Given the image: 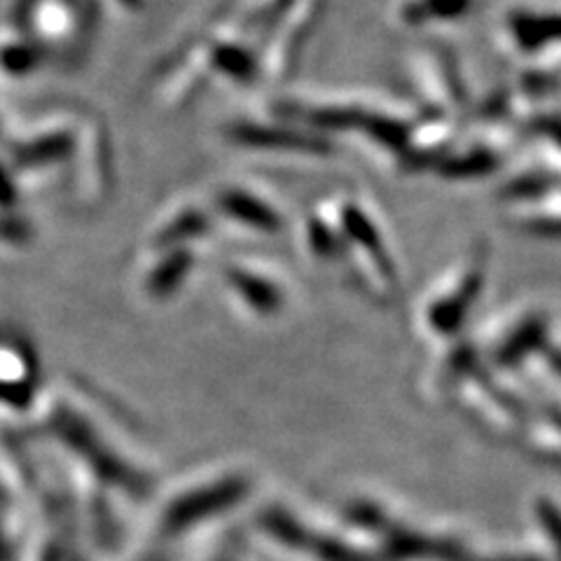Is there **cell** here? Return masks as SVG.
<instances>
[{
	"label": "cell",
	"mask_w": 561,
	"mask_h": 561,
	"mask_svg": "<svg viewBox=\"0 0 561 561\" xmlns=\"http://www.w3.org/2000/svg\"><path fill=\"white\" fill-rule=\"evenodd\" d=\"M230 140L239 148H249L253 152H274V154H297L313 157V160H328L335 154L332 140L319 131H313L297 122H237L227 131Z\"/></svg>",
	"instance_id": "cell-1"
},
{
	"label": "cell",
	"mask_w": 561,
	"mask_h": 561,
	"mask_svg": "<svg viewBox=\"0 0 561 561\" xmlns=\"http://www.w3.org/2000/svg\"><path fill=\"white\" fill-rule=\"evenodd\" d=\"M503 41L529 61H550L561 55V10L519 5L503 16Z\"/></svg>",
	"instance_id": "cell-2"
},
{
	"label": "cell",
	"mask_w": 561,
	"mask_h": 561,
	"mask_svg": "<svg viewBox=\"0 0 561 561\" xmlns=\"http://www.w3.org/2000/svg\"><path fill=\"white\" fill-rule=\"evenodd\" d=\"M321 5L323 0H288L280 8L278 28L260 55L262 76L284 78L288 73L297 55H302L316 20L321 16Z\"/></svg>",
	"instance_id": "cell-3"
},
{
	"label": "cell",
	"mask_w": 561,
	"mask_h": 561,
	"mask_svg": "<svg viewBox=\"0 0 561 561\" xmlns=\"http://www.w3.org/2000/svg\"><path fill=\"white\" fill-rule=\"evenodd\" d=\"M214 206L218 216L234 227L251 234L272 237L284 232L286 216L262 190L249 183H227L222 185L216 197Z\"/></svg>",
	"instance_id": "cell-4"
},
{
	"label": "cell",
	"mask_w": 561,
	"mask_h": 561,
	"mask_svg": "<svg viewBox=\"0 0 561 561\" xmlns=\"http://www.w3.org/2000/svg\"><path fill=\"white\" fill-rule=\"evenodd\" d=\"M416 90L426 96L433 115L449 117L463 108L466 87L445 51H421L414 64Z\"/></svg>",
	"instance_id": "cell-5"
},
{
	"label": "cell",
	"mask_w": 561,
	"mask_h": 561,
	"mask_svg": "<svg viewBox=\"0 0 561 561\" xmlns=\"http://www.w3.org/2000/svg\"><path fill=\"white\" fill-rule=\"evenodd\" d=\"M55 426L64 440L76 451H80L82 459L90 463L101 478L117 482L122 489L131 491V494L144 491V480H140L136 472H131L125 463H122L115 454L105 451V447L96 440V435H92V431L87 428L80 419L70 416V414H59L55 419Z\"/></svg>",
	"instance_id": "cell-6"
},
{
	"label": "cell",
	"mask_w": 561,
	"mask_h": 561,
	"mask_svg": "<svg viewBox=\"0 0 561 561\" xmlns=\"http://www.w3.org/2000/svg\"><path fill=\"white\" fill-rule=\"evenodd\" d=\"M470 8L472 0H405L400 8V16L410 26L449 24L466 16Z\"/></svg>",
	"instance_id": "cell-7"
},
{
	"label": "cell",
	"mask_w": 561,
	"mask_h": 561,
	"mask_svg": "<svg viewBox=\"0 0 561 561\" xmlns=\"http://www.w3.org/2000/svg\"><path fill=\"white\" fill-rule=\"evenodd\" d=\"M175 270H185V267H190V260L185 262V257L183 255H179V257H175V265H173ZM167 278H173V274L171 272H162L160 274V280H157V284H160L162 288H167Z\"/></svg>",
	"instance_id": "cell-8"
}]
</instances>
